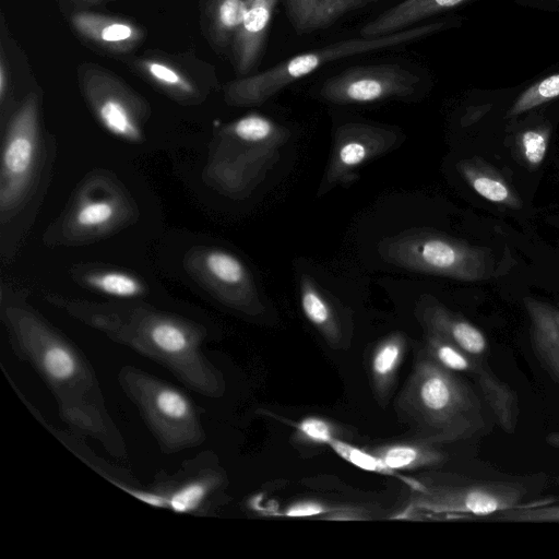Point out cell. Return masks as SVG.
<instances>
[{"instance_id":"obj_1","label":"cell","mask_w":559,"mask_h":559,"mask_svg":"<svg viewBox=\"0 0 559 559\" xmlns=\"http://www.w3.org/2000/svg\"><path fill=\"white\" fill-rule=\"evenodd\" d=\"M1 319L14 355L27 362L50 390L60 419L74 433L96 440L109 454L124 457L123 435L80 347L27 305L2 302Z\"/></svg>"},{"instance_id":"obj_2","label":"cell","mask_w":559,"mask_h":559,"mask_svg":"<svg viewBox=\"0 0 559 559\" xmlns=\"http://www.w3.org/2000/svg\"><path fill=\"white\" fill-rule=\"evenodd\" d=\"M46 299L112 342L159 364L189 390L212 399L225 393L223 373L203 350V325L139 299L97 302L58 295Z\"/></svg>"},{"instance_id":"obj_3","label":"cell","mask_w":559,"mask_h":559,"mask_svg":"<svg viewBox=\"0 0 559 559\" xmlns=\"http://www.w3.org/2000/svg\"><path fill=\"white\" fill-rule=\"evenodd\" d=\"M395 408L416 440L427 444L468 439L486 427L484 406L475 391L424 350L396 399Z\"/></svg>"},{"instance_id":"obj_4","label":"cell","mask_w":559,"mask_h":559,"mask_svg":"<svg viewBox=\"0 0 559 559\" xmlns=\"http://www.w3.org/2000/svg\"><path fill=\"white\" fill-rule=\"evenodd\" d=\"M290 131L274 119L247 114L225 124L213 140L204 177L229 195L250 192L275 165Z\"/></svg>"},{"instance_id":"obj_5","label":"cell","mask_w":559,"mask_h":559,"mask_svg":"<svg viewBox=\"0 0 559 559\" xmlns=\"http://www.w3.org/2000/svg\"><path fill=\"white\" fill-rule=\"evenodd\" d=\"M445 26L437 21L380 37H355L305 51L252 75L238 79L226 87V102L234 106L262 105L289 84L342 58L392 48L430 36Z\"/></svg>"},{"instance_id":"obj_6","label":"cell","mask_w":559,"mask_h":559,"mask_svg":"<svg viewBox=\"0 0 559 559\" xmlns=\"http://www.w3.org/2000/svg\"><path fill=\"white\" fill-rule=\"evenodd\" d=\"M117 380L163 453H178L205 441L200 411L181 389L129 365L119 369Z\"/></svg>"},{"instance_id":"obj_7","label":"cell","mask_w":559,"mask_h":559,"mask_svg":"<svg viewBox=\"0 0 559 559\" xmlns=\"http://www.w3.org/2000/svg\"><path fill=\"white\" fill-rule=\"evenodd\" d=\"M378 251L395 266L464 282L484 281L493 272L488 250L428 228H411L383 238Z\"/></svg>"},{"instance_id":"obj_8","label":"cell","mask_w":559,"mask_h":559,"mask_svg":"<svg viewBox=\"0 0 559 559\" xmlns=\"http://www.w3.org/2000/svg\"><path fill=\"white\" fill-rule=\"evenodd\" d=\"M40 150L37 99L28 97L10 119L3 136L0 167V214L9 217L33 185Z\"/></svg>"},{"instance_id":"obj_9","label":"cell","mask_w":559,"mask_h":559,"mask_svg":"<svg viewBox=\"0 0 559 559\" xmlns=\"http://www.w3.org/2000/svg\"><path fill=\"white\" fill-rule=\"evenodd\" d=\"M134 204L111 178L96 175L84 181L62 224V240L82 242L104 236L129 223Z\"/></svg>"},{"instance_id":"obj_10","label":"cell","mask_w":559,"mask_h":559,"mask_svg":"<svg viewBox=\"0 0 559 559\" xmlns=\"http://www.w3.org/2000/svg\"><path fill=\"white\" fill-rule=\"evenodd\" d=\"M419 84V74L400 63L355 66L326 79L319 96L335 105L372 104L409 98Z\"/></svg>"},{"instance_id":"obj_11","label":"cell","mask_w":559,"mask_h":559,"mask_svg":"<svg viewBox=\"0 0 559 559\" xmlns=\"http://www.w3.org/2000/svg\"><path fill=\"white\" fill-rule=\"evenodd\" d=\"M186 267L209 294L225 306L248 316L264 311L255 282L240 258L222 248L191 250Z\"/></svg>"},{"instance_id":"obj_12","label":"cell","mask_w":559,"mask_h":559,"mask_svg":"<svg viewBox=\"0 0 559 559\" xmlns=\"http://www.w3.org/2000/svg\"><path fill=\"white\" fill-rule=\"evenodd\" d=\"M396 130L367 122H346L334 132L328 166L319 185L318 195L336 186H347L359 177L366 163L393 150L399 142Z\"/></svg>"},{"instance_id":"obj_13","label":"cell","mask_w":559,"mask_h":559,"mask_svg":"<svg viewBox=\"0 0 559 559\" xmlns=\"http://www.w3.org/2000/svg\"><path fill=\"white\" fill-rule=\"evenodd\" d=\"M523 486L488 481L454 487H425L413 497L415 508L437 514L485 516L520 507Z\"/></svg>"},{"instance_id":"obj_14","label":"cell","mask_w":559,"mask_h":559,"mask_svg":"<svg viewBox=\"0 0 559 559\" xmlns=\"http://www.w3.org/2000/svg\"><path fill=\"white\" fill-rule=\"evenodd\" d=\"M226 476L210 455L186 462L174 475L159 474L153 489L164 501V508L176 512L207 515L219 503Z\"/></svg>"},{"instance_id":"obj_15","label":"cell","mask_w":559,"mask_h":559,"mask_svg":"<svg viewBox=\"0 0 559 559\" xmlns=\"http://www.w3.org/2000/svg\"><path fill=\"white\" fill-rule=\"evenodd\" d=\"M85 92L97 119L109 133L128 142L142 141L139 102H133L130 93L106 75L86 79Z\"/></svg>"},{"instance_id":"obj_16","label":"cell","mask_w":559,"mask_h":559,"mask_svg":"<svg viewBox=\"0 0 559 559\" xmlns=\"http://www.w3.org/2000/svg\"><path fill=\"white\" fill-rule=\"evenodd\" d=\"M416 317L425 331L444 337L474 359L480 360L488 350L487 340L479 329L430 295L418 299Z\"/></svg>"},{"instance_id":"obj_17","label":"cell","mask_w":559,"mask_h":559,"mask_svg":"<svg viewBox=\"0 0 559 559\" xmlns=\"http://www.w3.org/2000/svg\"><path fill=\"white\" fill-rule=\"evenodd\" d=\"M278 0H252L245 20L233 40L236 71L247 75L260 62L270 22Z\"/></svg>"},{"instance_id":"obj_18","label":"cell","mask_w":559,"mask_h":559,"mask_svg":"<svg viewBox=\"0 0 559 559\" xmlns=\"http://www.w3.org/2000/svg\"><path fill=\"white\" fill-rule=\"evenodd\" d=\"M523 304L530 318L533 352L559 385V309L533 297H525Z\"/></svg>"},{"instance_id":"obj_19","label":"cell","mask_w":559,"mask_h":559,"mask_svg":"<svg viewBox=\"0 0 559 559\" xmlns=\"http://www.w3.org/2000/svg\"><path fill=\"white\" fill-rule=\"evenodd\" d=\"M301 311L310 324L333 347L345 341V319L333 297L308 274L299 278Z\"/></svg>"},{"instance_id":"obj_20","label":"cell","mask_w":559,"mask_h":559,"mask_svg":"<svg viewBox=\"0 0 559 559\" xmlns=\"http://www.w3.org/2000/svg\"><path fill=\"white\" fill-rule=\"evenodd\" d=\"M382 0H283L286 15L298 35L331 27L345 15Z\"/></svg>"},{"instance_id":"obj_21","label":"cell","mask_w":559,"mask_h":559,"mask_svg":"<svg viewBox=\"0 0 559 559\" xmlns=\"http://www.w3.org/2000/svg\"><path fill=\"white\" fill-rule=\"evenodd\" d=\"M471 1L474 0H403L365 24L360 35L372 38L396 33Z\"/></svg>"},{"instance_id":"obj_22","label":"cell","mask_w":559,"mask_h":559,"mask_svg":"<svg viewBox=\"0 0 559 559\" xmlns=\"http://www.w3.org/2000/svg\"><path fill=\"white\" fill-rule=\"evenodd\" d=\"M473 374L501 429L507 433H514L520 414L516 393L481 361Z\"/></svg>"},{"instance_id":"obj_23","label":"cell","mask_w":559,"mask_h":559,"mask_svg":"<svg viewBox=\"0 0 559 559\" xmlns=\"http://www.w3.org/2000/svg\"><path fill=\"white\" fill-rule=\"evenodd\" d=\"M407 350V338L402 332H392L376 346L370 360L373 391L379 400L390 394L400 366Z\"/></svg>"},{"instance_id":"obj_24","label":"cell","mask_w":559,"mask_h":559,"mask_svg":"<svg viewBox=\"0 0 559 559\" xmlns=\"http://www.w3.org/2000/svg\"><path fill=\"white\" fill-rule=\"evenodd\" d=\"M457 171L481 198L512 209L521 207L518 195L506 180L479 158L459 162Z\"/></svg>"},{"instance_id":"obj_25","label":"cell","mask_w":559,"mask_h":559,"mask_svg":"<svg viewBox=\"0 0 559 559\" xmlns=\"http://www.w3.org/2000/svg\"><path fill=\"white\" fill-rule=\"evenodd\" d=\"M81 285L117 300H133L146 294L144 283L135 275L116 269H88L75 273Z\"/></svg>"},{"instance_id":"obj_26","label":"cell","mask_w":559,"mask_h":559,"mask_svg":"<svg viewBox=\"0 0 559 559\" xmlns=\"http://www.w3.org/2000/svg\"><path fill=\"white\" fill-rule=\"evenodd\" d=\"M373 453L394 472L412 471L421 467L439 465L443 462V454L432 444L420 441L416 443L397 442L374 449Z\"/></svg>"},{"instance_id":"obj_27","label":"cell","mask_w":559,"mask_h":559,"mask_svg":"<svg viewBox=\"0 0 559 559\" xmlns=\"http://www.w3.org/2000/svg\"><path fill=\"white\" fill-rule=\"evenodd\" d=\"M252 0H210L207 9L213 38L218 45L233 41Z\"/></svg>"},{"instance_id":"obj_28","label":"cell","mask_w":559,"mask_h":559,"mask_svg":"<svg viewBox=\"0 0 559 559\" xmlns=\"http://www.w3.org/2000/svg\"><path fill=\"white\" fill-rule=\"evenodd\" d=\"M424 352L438 365L453 372L473 373L480 362L455 344L429 331H426Z\"/></svg>"},{"instance_id":"obj_29","label":"cell","mask_w":559,"mask_h":559,"mask_svg":"<svg viewBox=\"0 0 559 559\" xmlns=\"http://www.w3.org/2000/svg\"><path fill=\"white\" fill-rule=\"evenodd\" d=\"M75 24L83 33L97 28V32H94L88 37L102 43L120 45L135 37L133 27L123 22L105 21L93 15H80L76 17Z\"/></svg>"},{"instance_id":"obj_30","label":"cell","mask_w":559,"mask_h":559,"mask_svg":"<svg viewBox=\"0 0 559 559\" xmlns=\"http://www.w3.org/2000/svg\"><path fill=\"white\" fill-rule=\"evenodd\" d=\"M559 97V73L547 76L525 90L509 110L510 116L523 114Z\"/></svg>"},{"instance_id":"obj_31","label":"cell","mask_w":559,"mask_h":559,"mask_svg":"<svg viewBox=\"0 0 559 559\" xmlns=\"http://www.w3.org/2000/svg\"><path fill=\"white\" fill-rule=\"evenodd\" d=\"M490 522L554 523L559 522L558 506L515 507L481 516Z\"/></svg>"},{"instance_id":"obj_32","label":"cell","mask_w":559,"mask_h":559,"mask_svg":"<svg viewBox=\"0 0 559 559\" xmlns=\"http://www.w3.org/2000/svg\"><path fill=\"white\" fill-rule=\"evenodd\" d=\"M329 447L343 460L361 469L394 475L374 453L366 452L340 438H335Z\"/></svg>"},{"instance_id":"obj_33","label":"cell","mask_w":559,"mask_h":559,"mask_svg":"<svg viewBox=\"0 0 559 559\" xmlns=\"http://www.w3.org/2000/svg\"><path fill=\"white\" fill-rule=\"evenodd\" d=\"M298 438L307 443L330 445L337 438L335 427L320 417H306L296 426Z\"/></svg>"},{"instance_id":"obj_34","label":"cell","mask_w":559,"mask_h":559,"mask_svg":"<svg viewBox=\"0 0 559 559\" xmlns=\"http://www.w3.org/2000/svg\"><path fill=\"white\" fill-rule=\"evenodd\" d=\"M145 68L162 85L181 93L190 94L193 88L177 71L160 62H146Z\"/></svg>"},{"instance_id":"obj_35","label":"cell","mask_w":559,"mask_h":559,"mask_svg":"<svg viewBox=\"0 0 559 559\" xmlns=\"http://www.w3.org/2000/svg\"><path fill=\"white\" fill-rule=\"evenodd\" d=\"M521 145L526 162L531 166H537L545 158L547 136L539 130H527L521 135Z\"/></svg>"},{"instance_id":"obj_36","label":"cell","mask_w":559,"mask_h":559,"mask_svg":"<svg viewBox=\"0 0 559 559\" xmlns=\"http://www.w3.org/2000/svg\"><path fill=\"white\" fill-rule=\"evenodd\" d=\"M343 509V507H330L319 501H298L290 504L285 511V516L292 518H306L313 515H330L329 519H333V516Z\"/></svg>"},{"instance_id":"obj_37","label":"cell","mask_w":559,"mask_h":559,"mask_svg":"<svg viewBox=\"0 0 559 559\" xmlns=\"http://www.w3.org/2000/svg\"><path fill=\"white\" fill-rule=\"evenodd\" d=\"M4 81H5L4 68H3V66H1V68H0V95H1V99L4 96V88H5V82Z\"/></svg>"},{"instance_id":"obj_38","label":"cell","mask_w":559,"mask_h":559,"mask_svg":"<svg viewBox=\"0 0 559 559\" xmlns=\"http://www.w3.org/2000/svg\"><path fill=\"white\" fill-rule=\"evenodd\" d=\"M549 441L555 444V445H558L559 447V435H550L549 436Z\"/></svg>"},{"instance_id":"obj_39","label":"cell","mask_w":559,"mask_h":559,"mask_svg":"<svg viewBox=\"0 0 559 559\" xmlns=\"http://www.w3.org/2000/svg\"><path fill=\"white\" fill-rule=\"evenodd\" d=\"M557 1H559V0H557Z\"/></svg>"}]
</instances>
